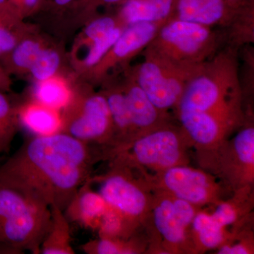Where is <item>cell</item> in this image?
I'll list each match as a JSON object with an SVG mask.
<instances>
[{
    "label": "cell",
    "instance_id": "27",
    "mask_svg": "<svg viewBox=\"0 0 254 254\" xmlns=\"http://www.w3.org/2000/svg\"><path fill=\"white\" fill-rule=\"evenodd\" d=\"M124 28L118 26L103 38L90 43L89 50L83 60L86 67L93 68L101 61L118 39Z\"/></svg>",
    "mask_w": 254,
    "mask_h": 254
},
{
    "label": "cell",
    "instance_id": "16",
    "mask_svg": "<svg viewBox=\"0 0 254 254\" xmlns=\"http://www.w3.org/2000/svg\"><path fill=\"white\" fill-rule=\"evenodd\" d=\"M254 187H246L234 192L227 200L214 206V218L234 233L253 225Z\"/></svg>",
    "mask_w": 254,
    "mask_h": 254
},
{
    "label": "cell",
    "instance_id": "6",
    "mask_svg": "<svg viewBox=\"0 0 254 254\" xmlns=\"http://www.w3.org/2000/svg\"><path fill=\"white\" fill-rule=\"evenodd\" d=\"M93 183L100 185L99 193L108 206L139 230L150 220L153 192L132 169L111 160L109 170L104 175L91 177Z\"/></svg>",
    "mask_w": 254,
    "mask_h": 254
},
{
    "label": "cell",
    "instance_id": "5",
    "mask_svg": "<svg viewBox=\"0 0 254 254\" xmlns=\"http://www.w3.org/2000/svg\"><path fill=\"white\" fill-rule=\"evenodd\" d=\"M191 148L181 126L170 123L138 137L126 150L110 160L136 172L155 173L189 165Z\"/></svg>",
    "mask_w": 254,
    "mask_h": 254
},
{
    "label": "cell",
    "instance_id": "4",
    "mask_svg": "<svg viewBox=\"0 0 254 254\" xmlns=\"http://www.w3.org/2000/svg\"><path fill=\"white\" fill-rule=\"evenodd\" d=\"M222 43V35L213 28L172 18L159 28L143 55L182 66H199L216 54Z\"/></svg>",
    "mask_w": 254,
    "mask_h": 254
},
{
    "label": "cell",
    "instance_id": "22",
    "mask_svg": "<svg viewBox=\"0 0 254 254\" xmlns=\"http://www.w3.org/2000/svg\"><path fill=\"white\" fill-rule=\"evenodd\" d=\"M73 96L64 82L52 78L38 82L33 91V100L60 112L69 104Z\"/></svg>",
    "mask_w": 254,
    "mask_h": 254
},
{
    "label": "cell",
    "instance_id": "11",
    "mask_svg": "<svg viewBox=\"0 0 254 254\" xmlns=\"http://www.w3.org/2000/svg\"><path fill=\"white\" fill-rule=\"evenodd\" d=\"M151 191L150 221L165 254H195L190 228L201 208L161 190Z\"/></svg>",
    "mask_w": 254,
    "mask_h": 254
},
{
    "label": "cell",
    "instance_id": "12",
    "mask_svg": "<svg viewBox=\"0 0 254 254\" xmlns=\"http://www.w3.org/2000/svg\"><path fill=\"white\" fill-rule=\"evenodd\" d=\"M254 6L238 9L225 0H175L172 18L230 31ZM171 18V19H172Z\"/></svg>",
    "mask_w": 254,
    "mask_h": 254
},
{
    "label": "cell",
    "instance_id": "34",
    "mask_svg": "<svg viewBox=\"0 0 254 254\" xmlns=\"http://www.w3.org/2000/svg\"><path fill=\"white\" fill-rule=\"evenodd\" d=\"M37 1H38V0H24L25 4H26V6H29V7L34 6L36 4Z\"/></svg>",
    "mask_w": 254,
    "mask_h": 254
},
{
    "label": "cell",
    "instance_id": "20",
    "mask_svg": "<svg viewBox=\"0 0 254 254\" xmlns=\"http://www.w3.org/2000/svg\"><path fill=\"white\" fill-rule=\"evenodd\" d=\"M49 228L41 244L42 254H74L70 222L64 211L56 205L50 206Z\"/></svg>",
    "mask_w": 254,
    "mask_h": 254
},
{
    "label": "cell",
    "instance_id": "28",
    "mask_svg": "<svg viewBox=\"0 0 254 254\" xmlns=\"http://www.w3.org/2000/svg\"><path fill=\"white\" fill-rule=\"evenodd\" d=\"M60 62L59 54L56 51L43 49L30 71L37 81H46L54 76L59 67Z\"/></svg>",
    "mask_w": 254,
    "mask_h": 254
},
{
    "label": "cell",
    "instance_id": "15",
    "mask_svg": "<svg viewBox=\"0 0 254 254\" xmlns=\"http://www.w3.org/2000/svg\"><path fill=\"white\" fill-rule=\"evenodd\" d=\"M91 177L79 187L63 211L70 223L97 231L108 205L99 192L92 189Z\"/></svg>",
    "mask_w": 254,
    "mask_h": 254
},
{
    "label": "cell",
    "instance_id": "30",
    "mask_svg": "<svg viewBox=\"0 0 254 254\" xmlns=\"http://www.w3.org/2000/svg\"><path fill=\"white\" fill-rule=\"evenodd\" d=\"M121 26L118 18L113 16H102L93 20L85 29L84 33L90 43L98 41L108 35L110 32Z\"/></svg>",
    "mask_w": 254,
    "mask_h": 254
},
{
    "label": "cell",
    "instance_id": "25",
    "mask_svg": "<svg viewBox=\"0 0 254 254\" xmlns=\"http://www.w3.org/2000/svg\"><path fill=\"white\" fill-rule=\"evenodd\" d=\"M43 48L36 41L27 40L16 45L9 53L4 55L5 64L9 68L30 69L36 61Z\"/></svg>",
    "mask_w": 254,
    "mask_h": 254
},
{
    "label": "cell",
    "instance_id": "17",
    "mask_svg": "<svg viewBox=\"0 0 254 254\" xmlns=\"http://www.w3.org/2000/svg\"><path fill=\"white\" fill-rule=\"evenodd\" d=\"M175 0H125L118 18L125 28L135 23L163 24L173 16Z\"/></svg>",
    "mask_w": 254,
    "mask_h": 254
},
{
    "label": "cell",
    "instance_id": "23",
    "mask_svg": "<svg viewBox=\"0 0 254 254\" xmlns=\"http://www.w3.org/2000/svg\"><path fill=\"white\" fill-rule=\"evenodd\" d=\"M19 127L17 105L0 91V153H9Z\"/></svg>",
    "mask_w": 254,
    "mask_h": 254
},
{
    "label": "cell",
    "instance_id": "24",
    "mask_svg": "<svg viewBox=\"0 0 254 254\" xmlns=\"http://www.w3.org/2000/svg\"><path fill=\"white\" fill-rule=\"evenodd\" d=\"M138 230L121 214L108 206L100 220L97 232L100 238L125 240L136 235Z\"/></svg>",
    "mask_w": 254,
    "mask_h": 254
},
{
    "label": "cell",
    "instance_id": "7",
    "mask_svg": "<svg viewBox=\"0 0 254 254\" xmlns=\"http://www.w3.org/2000/svg\"><path fill=\"white\" fill-rule=\"evenodd\" d=\"M198 161L203 170L216 177L231 193L254 187V126L251 113L234 138Z\"/></svg>",
    "mask_w": 254,
    "mask_h": 254
},
{
    "label": "cell",
    "instance_id": "36",
    "mask_svg": "<svg viewBox=\"0 0 254 254\" xmlns=\"http://www.w3.org/2000/svg\"><path fill=\"white\" fill-rule=\"evenodd\" d=\"M0 254H2V253H1V249H0Z\"/></svg>",
    "mask_w": 254,
    "mask_h": 254
},
{
    "label": "cell",
    "instance_id": "10",
    "mask_svg": "<svg viewBox=\"0 0 254 254\" xmlns=\"http://www.w3.org/2000/svg\"><path fill=\"white\" fill-rule=\"evenodd\" d=\"M144 60L129 73L156 108L175 111L187 83L202 65L182 66L160 58L143 55Z\"/></svg>",
    "mask_w": 254,
    "mask_h": 254
},
{
    "label": "cell",
    "instance_id": "14",
    "mask_svg": "<svg viewBox=\"0 0 254 254\" xmlns=\"http://www.w3.org/2000/svg\"><path fill=\"white\" fill-rule=\"evenodd\" d=\"M122 88L126 98L136 138L172 123L170 114L164 113L156 108L129 73Z\"/></svg>",
    "mask_w": 254,
    "mask_h": 254
},
{
    "label": "cell",
    "instance_id": "26",
    "mask_svg": "<svg viewBox=\"0 0 254 254\" xmlns=\"http://www.w3.org/2000/svg\"><path fill=\"white\" fill-rule=\"evenodd\" d=\"M14 24V7L7 3L0 7V57L9 53L18 44Z\"/></svg>",
    "mask_w": 254,
    "mask_h": 254
},
{
    "label": "cell",
    "instance_id": "32",
    "mask_svg": "<svg viewBox=\"0 0 254 254\" xmlns=\"http://www.w3.org/2000/svg\"><path fill=\"white\" fill-rule=\"evenodd\" d=\"M10 82L7 73L4 68L0 65V91H6L9 90Z\"/></svg>",
    "mask_w": 254,
    "mask_h": 254
},
{
    "label": "cell",
    "instance_id": "1",
    "mask_svg": "<svg viewBox=\"0 0 254 254\" xmlns=\"http://www.w3.org/2000/svg\"><path fill=\"white\" fill-rule=\"evenodd\" d=\"M237 48L219 50L187 83L176 112L197 158L216 151L247 120Z\"/></svg>",
    "mask_w": 254,
    "mask_h": 254
},
{
    "label": "cell",
    "instance_id": "35",
    "mask_svg": "<svg viewBox=\"0 0 254 254\" xmlns=\"http://www.w3.org/2000/svg\"><path fill=\"white\" fill-rule=\"evenodd\" d=\"M55 1L58 5L63 6V5L67 4L68 3H69L70 1H72V0H55Z\"/></svg>",
    "mask_w": 254,
    "mask_h": 254
},
{
    "label": "cell",
    "instance_id": "21",
    "mask_svg": "<svg viewBox=\"0 0 254 254\" xmlns=\"http://www.w3.org/2000/svg\"><path fill=\"white\" fill-rule=\"evenodd\" d=\"M138 233L125 240L99 238L88 241L81 246V250L88 254H136L146 252L148 247Z\"/></svg>",
    "mask_w": 254,
    "mask_h": 254
},
{
    "label": "cell",
    "instance_id": "8",
    "mask_svg": "<svg viewBox=\"0 0 254 254\" xmlns=\"http://www.w3.org/2000/svg\"><path fill=\"white\" fill-rule=\"evenodd\" d=\"M61 114L63 133L99 147L103 159L108 160L113 145L114 127L109 107L103 93L73 95Z\"/></svg>",
    "mask_w": 254,
    "mask_h": 254
},
{
    "label": "cell",
    "instance_id": "29",
    "mask_svg": "<svg viewBox=\"0 0 254 254\" xmlns=\"http://www.w3.org/2000/svg\"><path fill=\"white\" fill-rule=\"evenodd\" d=\"M254 233L252 226L245 227L237 232L229 243L218 249V254H253Z\"/></svg>",
    "mask_w": 254,
    "mask_h": 254
},
{
    "label": "cell",
    "instance_id": "3",
    "mask_svg": "<svg viewBox=\"0 0 254 254\" xmlns=\"http://www.w3.org/2000/svg\"><path fill=\"white\" fill-rule=\"evenodd\" d=\"M50 207L23 187L0 182V249L2 254H41Z\"/></svg>",
    "mask_w": 254,
    "mask_h": 254
},
{
    "label": "cell",
    "instance_id": "2",
    "mask_svg": "<svg viewBox=\"0 0 254 254\" xmlns=\"http://www.w3.org/2000/svg\"><path fill=\"white\" fill-rule=\"evenodd\" d=\"M101 160L99 147L63 132L33 136L0 165V182L27 189L64 210Z\"/></svg>",
    "mask_w": 254,
    "mask_h": 254
},
{
    "label": "cell",
    "instance_id": "33",
    "mask_svg": "<svg viewBox=\"0 0 254 254\" xmlns=\"http://www.w3.org/2000/svg\"><path fill=\"white\" fill-rule=\"evenodd\" d=\"M125 0H95V3L97 5L99 4H113L118 3H123Z\"/></svg>",
    "mask_w": 254,
    "mask_h": 254
},
{
    "label": "cell",
    "instance_id": "19",
    "mask_svg": "<svg viewBox=\"0 0 254 254\" xmlns=\"http://www.w3.org/2000/svg\"><path fill=\"white\" fill-rule=\"evenodd\" d=\"M190 233L195 254L217 250L222 245L229 243L235 236L233 232L220 225L211 213L202 210L198 212L193 219Z\"/></svg>",
    "mask_w": 254,
    "mask_h": 254
},
{
    "label": "cell",
    "instance_id": "18",
    "mask_svg": "<svg viewBox=\"0 0 254 254\" xmlns=\"http://www.w3.org/2000/svg\"><path fill=\"white\" fill-rule=\"evenodd\" d=\"M17 116L20 127H24L33 136H50L63 132L61 112L35 100L17 105Z\"/></svg>",
    "mask_w": 254,
    "mask_h": 254
},
{
    "label": "cell",
    "instance_id": "31",
    "mask_svg": "<svg viewBox=\"0 0 254 254\" xmlns=\"http://www.w3.org/2000/svg\"><path fill=\"white\" fill-rule=\"evenodd\" d=\"M230 6L235 9H242L254 6V0H225Z\"/></svg>",
    "mask_w": 254,
    "mask_h": 254
},
{
    "label": "cell",
    "instance_id": "9",
    "mask_svg": "<svg viewBox=\"0 0 254 254\" xmlns=\"http://www.w3.org/2000/svg\"><path fill=\"white\" fill-rule=\"evenodd\" d=\"M150 190L165 192L201 208L218 205L228 190L212 174L189 165H178L155 173L136 172Z\"/></svg>",
    "mask_w": 254,
    "mask_h": 254
},
{
    "label": "cell",
    "instance_id": "13",
    "mask_svg": "<svg viewBox=\"0 0 254 254\" xmlns=\"http://www.w3.org/2000/svg\"><path fill=\"white\" fill-rule=\"evenodd\" d=\"M162 25L139 22L126 26L104 58L93 68L95 77L103 78L110 68L125 64L143 53Z\"/></svg>",
    "mask_w": 254,
    "mask_h": 254
}]
</instances>
